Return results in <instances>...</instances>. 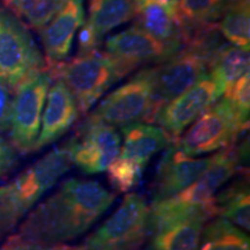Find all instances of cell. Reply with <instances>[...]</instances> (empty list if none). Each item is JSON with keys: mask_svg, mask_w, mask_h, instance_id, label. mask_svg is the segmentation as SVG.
Masks as SVG:
<instances>
[{"mask_svg": "<svg viewBox=\"0 0 250 250\" xmlns=\"http://www.w3.org/2000/svg\"><path fill=\"white\" fill-rule=\"evenodd\" d=\"M114 201L115 193L98 181L66 179L8 237L40 245H65L88 232Z\"/></svg>", "mask_w": 250, "mask_h": 250, "instance_id": "cell-1", "label": "cell"}, {"mask_svg": "<svg viewBox=\"0 0 250 250\" xmlns=\"http://www.w3.org/2000/svg\"><path fill=\"white\" fill-rule=\"evenodd\" d=\"M70 144L55 147L0 187V242L17 229L42 197L71 169Z\"/></svg>", "mask_w": 250, "mask_h": 250, "instance_id": "cell-2", "label": "cell"}, {"mask_svg": "<svg viewBox=\"0 0 250 250\" xmlns=\"http://www.w3.org/2000/svg\"><path fill=\"white\" fill-rule=\"evenodd\" d=\"M245 159V145L221 149L213 155L210 167L192 184L170 198L152 203L149 208V230L177 219L204 213L217 215L214 197L219 190L239 173Z\"/></svg>", "mask_w": 250, "mask_h": 250, "instance_id": "cell-3", "label": "cell"}, {"mask_svg": "<svg viewBox=\"0 0 250 250\" xmlns=\"http://www.w3.org/2000/svg\"><path fill=\"white\" fill-rule=\"evenodd\" d=\"M48 68L54 80L65 83L83 115H86L110 87L129 74L117 59L100 49L77 54Z\"/></svg>", "mask_w": 250, "mask_h": 250, "instance_id": "cell-4", "label": "cell"}, {"mask_svg": "<svg viewBox=\"0 0 250 250\" xmlns=\"http://www.w3.org/2000/svg\"><path fill=\"white\" fill-rule=\"evenodd\" d=\"M248 126L249 120L239 114L229 100L221 96L174 143L184 154L202 156L236 144Z\"/></svg>", "mask_w": 250, "mask_h": 250, "instance_id": "cell-5", "label": "cell"}, {"mask_svg": "<svg viewBox=\"0 0 250 250\" xmlns=\"http://www.w3.org/2000/svg\"><path fill=\"white\" fill-rule=\"evenodd\" d=\"M158 109L152 67H147L104 96L87 121L123 127L142 121L153 122Z\"/></svg>", "mask_w": 250, "mask_h": 250, "instance_id": "cell-6", "label": "cell"}, {"mask_svg": "<svg viewBox=\"0 0 250 250\" xmlns=\"http://www.w3.org/2000/svg\"><path fill=\"white\" fill-rule=\"evenodd\" d=\"M48 67L30 31L7 9H0V81L12 90Z\"/></svg>", "mask_w": 250, "mask_h": 250, "instance_id": "cell-7", "label": "cell"}, {"mask_svg": "<svg viewBox=\"0 0 250 250\" xmlns=\"http://www.w3.org/2000/svg\"><path fill=\"white\" fill-rule=\"evenodd\" d=\"M149 208L145 198L130 192L104 223L87 237L86 250H140L148 237Z\"/></svg>", "mask_w": 250, "mask_h": 250, "instance_id": "cell-8", "label": "cell"}, {"mask_svg": "<svg viewBox=\"0 0 250 250\" xmlns=\"http://www.w3.org/2000/svg\"><path fill=\"white\" fill-rule=\"evenodd\" d=\"M54 78L48 67L34 74L13 90L9 136L17 152H34L39 137L46 95Z\"/></svg>", "mask_w": 250, "mask_h": 250, "instance_id": "cell-9", "label": "cell"}, {"mask_svg": "<svg viewBox=\"0 0 250 250\" xmlns=\"http://www.w3.org/2000/svg\"><path fill=\"white\" fill-rule=\"evenodd\" d=\"M68 144L72 165L83 174L95 175L107 170L117 158L122 138L111 125L86 120Z\"/></svg>", "mask_w": 250, "mask_h": 250, "instance_id": "cell-10", "label": "cell"}, {"mask_svg": "<svg viewBox=\"0 0 250 250\" xmlns=\"http://www.w3.org/2000/svg\"><path fill=\"white\" fill-rule=\"evenodd\" d=\"M221 96L220 89L208 72L192 87L161 105L153 122L176 140Z\"/></svg>", "mask_w": 250, "mask_h": 250, "instance_id": "cell-11", "label": "cell"}, {"mask_svg": "<svg viewBox=\"0 0 250 250\" xmlns=\"http://www.w3.org/2000/svg\"><path fill=\"white\" fill-rule=\"evenodd\" d=\"M210 67V59L190 45L152 67L156 103L160 108L192 87ZM159 110V109H158Z\"/></svg>", "mask_w": 250, "mask_h": 250, "instance_id": "cell-12", "label": "cell"}, {"mask_svg": "<svg viewBox=\"0 0 250 250\" xmlns=\"http://www.w3.org/2000/svg\"><path fill=\"white\" fill-rule=\"evenodd\" d=\"M181 43L155 39L136 24L114 34L105 41V51L117 59L129 73L144 64H160L182 48Z\"/></svg>", "mask_w": 250, "mask_h": 250, "instance_id": "cell-13", "label": "cell"}, {"mask_svg": "<svg viewBox=\"0 0 250 250\" xmlns=\"http://www.w3.org/2000/svg\"><path fill=\"white\" fill-rule=\"evenodd\" d=\"M213 155L208 158L189 156L174 142L166 148L156 168L153 182V202L170 198L192 184L210 167Z\"/></svg>", "mask_w": 250, "mask_h": 250, "instance_id": "cell-14", "label": "cell"}, {"mask_svg": "<svg viewBox=\"0 0 250 250\" xmlns=\"http://www.w3.org/2000/svg\"><path fill=\"white\" fill-rule=\"evenodd\" d=\"M85 21L83 0H62L57 13L39 30L48 66L66 61L74 37Z\"/></svg>", "mask_w": 250, "mask_h": 250, "instance_id": "cell-15", "label": "cell"}, {"mask_svg": "<svg viewBox=\"0 0 250 250\" xmlns=\"http://www.w3.org/2000/svg\"><path fill=\"white\" fill-rule=\"evenodd\" d=\"M79 116V108L72 93L62 81L55 79L46 95L34 151H40L61 139L76 124Z\"/></svg>", "mask_w": 250, "mask_h": 250, "instance_id": "cell-16", "label": "cell"}, {"mask_svg": "<svg viewBox=\"0 0 250 250\" xmlns=\"http://www.w3.org/2000/svg\"><path fill=\"white\" fill-rule=\"evenodd\" d=\"M211 219L199 213L156 227L149 230L145 250H198L203 227Z\"/></svg>", "mask_w": 250, "mask_h": 250, "instance_id": "cell-17", "label": "cell"}, {"mask_svg": "<svg viewBox=\"0 0 250 250\" xmlns=\"http://www.w3.org/2000/svg\"><path fill=\"white\" fill-rule=\"evenodd\" d=\"M120 156L147 166L151 159L174 142L164 129L145 123H132L122 127Z\"/></svg>", "mask_w": 250, "mask_h": 250, "instance_id": "cell-18", "label": "cell"}, {"mask_svg": "<svg viewBox=\"0 0 250 250\" xmlns=\"http://www.w3.org/2000/svg\"><path fill=\"white\" fill-rule=\"evenodd\" d=\"M217 215L226 219L245 232L250 229V192L248 176L233 181L214 197Z\"/></svg>", "mask_w": 250, "mask_h": 250, "instance_id": "cell-19", "label": "cell"}, {"mask_svg": "<svg viewBox=\"0 0 250 250\" xmlns=\"http://www.w3.org/2000/svg\"><path fill=\"white\" fill-rule=\"evenodd\" d=\"M136 14L134 0H89L86 21L103 40L105 34L133 20Z\"/></svg>", "mask_w": 250, "mask_h": 250, "instance_id": "cell-20", "label": "cell"}, {"mask_svg": "<svg viewBox=\"0 0 250 250\" xmlns=\"http://www.w3.org/2000/svg\"><path fill=\"white\" fill-rule=\"evenodd\" d=\"M136 26L142 28L155 39L168 43L183 45V30L173 15L162 6L154 2L137 5Z\"/></svg>", "mask_w": 250, "mask_h": 250, "instance_id": "cell-21", "label": "cell"}, {"mask_svg": "<svg viewBox=\"0 0 250 250\" xmlns=\"http://www.w3.org/2000/svg\"><path fill=\"white\" fill-rule=\"evenodd\" d=\"M249 67V51L227 43L212 59L208 74L224 95V93L229 89L237 79L248 73Z\"/></svg>", "mask_w": 250, "mask_h": 250, "instance_id": "cell-22", "label": "cell"}, {"mask_svg": "<svg viewBox=\"0 0 250 250\" xmlns=\"http://www.w3.org/2000/svg\"><path fill=\"white\" fill-rule=\"evenodd\" d=\"M198 250H250L248 234L219 217L204 225Z\"/></svg>", "mask_w": 250, "mask_h": 250, "instance_id": "cell-23", "label": "cell"}, {"mask_svg": "<svg viewBox=\"0 0 250 250\" xmlns=\"http://www.w3.org/2000/svg\"><path fill=\"white\" fill-rule=\"evenodd\" d=\"M217 26L229 44L249 51L250 0H232L218 20Z\"/></svg>", "mask_w": 250, "mask_h": 250, "instance_id": "cell-24", "label": "cell"}, {"mask_svg": "<svg viewBox=\"0 0 250 250\" xmlns=\"http://www.w3.org/2000/svg\"><path fill=\"white\" fill-rule=\"evenodd\" d=\"M232 0H180V21L184 33L217 23Z\"/></svg>", "mask_w": 250, "mask_h": 250, "instance_id": "cell-25", "label": "cell"}, {"mask_svg": "<svg viewBox=\"0 0 250 250\" xmlns=\"http://www.w3.org/2000/svg\"><path fill=\"white\" fill-rule=\"evenodd\" d=\"M6 7L17 18L22 19L39 31L51 20L61 8L62 0H2Z\"/></svg>", "mask_w": 250, "mask_h": 250, "instance_id": "cell-26", "label": "cell"}, {"mask_svg": "<svg viewBox=\"0 0 250 250\" xmlns=\"http://www.w3.org/2000/svg\"><path fill=\"white\" fill-rule=\"evenodd\" d=\"M145 169V166L117 155L107 168L108 182L116 192L127 193L140 182Z\"/></svg>", "mask_w": 250, "mask_h": 250, "instance_id": "cell-27", "label": "cell"}, {"mask_svg": "<svg viewBox=\"0 0 250 250\" xmlns=\"http://www.w3.org/2000/svg\"><path fill=\"white\" fill-rule=\"evenodd\" d=\"M225 98L229 100L234 108L243 118L249 120L250 114V74L249 72L237 79L229 89L224 93Z\"/></svg>", "mask_w": 250, "mask_h": 250, "instance_id": "cell-28", "label": "cell"}, {"mask_svg": "<svg viewBox=\"0 0 250 250\" xmlns=\"http://www.w3.org/2000/svg\"><path fill=\"white\" fill-rule=\"evenodd\" d=\"M102 41L103 40L100 39L93 28L87 23V21H85L78 30V54H85V52L100 49Z\"/></svg>", "mask_w": 250, "mask_h": 250, "instance_id": "cell-29", "label": "cell"}, {"mask_svg": "<svg viewBox=\"0 0 250 250\" xmlns=\"http://www.w3.org/2000/svg\"><path fill=\"white\" fill-rule=\"evenodd\" d=\"M13 90L0 81V133L9 130Z\"/></svg>", "mask_w": 250, "mask_h": 250, "instance_id": "cell-30", "label": "cell"}, {"mask_svg": "<svg viewBox=\"0 0 250 250\" xmlns=\"http://www.w3.org/2000/svg\"><path fill=\"white\" fill-rule=\"evenodd\" d=\"M18 164L17 149L0 136V179L7 175Z\"/></svg>", "mask_w": 250, "mask_h": 250, "instance_id": "cell-31", "label": "cell"}, {"mask_svg": "<svg viewBox=\"0 0 250 250\" xmlns=\"http://www.w3.org/2000/svg\"><path fill=\"white\" fill-rule=\"evenodd\" d=\"M67 245H40V243L18 241L12 237H6L0 246V250H70Z\"/></svg>", "mask_w": 250, "mask_h": 250, "instance_id": "cell-32", "label": "cell"}, {"mask_svg": "<svg viewBox=\"0 0 250 250\" xmlns=\"http://www.w3.org/2000/svg\"><path fill=\"white\" fill-rule=\"evenodd\" d=\"M138 4H143V2H154V4H158L162 6L167 9L169 13L173 15L175 20L179 22L181 26V21H180V0H134ZM182 28V27H181Z\"/></svg>", "mask_w": 250, "mask_h": 250, "instance_id": "cell-33", "label": "cell"}, {"mask_svg": "<svg viewBox=\"0 0 250 250\" xmlns=\"http://www.w3.org/2000/svg\"><path fill=\"white\" fill-rule=\"evenodd\" d=\"M70 250H86L83 248V246H79V247H71Z\"/></svg>", "mask_w": 250, "mask_h": 250, "instance_id": "cell-34", "label": "cell"}]
</instances>
